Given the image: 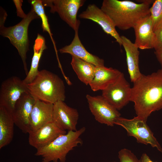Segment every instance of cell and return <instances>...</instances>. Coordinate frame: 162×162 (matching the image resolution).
Listing matches in <instances>:
<instances>
[{"mask_svg":"<svg viewBox=\"0 0 162 162\" xmlns=\"http://www.w3.org/2000/svg\"><path fill=\"white\" fill-rule=\"evenodd\" d=\"M35 101L29 92L24 93L16 101L11 112L15 124L24 133L30 132L29 119Z\"/></svg>","mask_w":162,"mask_h":162,"instance_id":"11","label":"cell"},{"mask_svg":"<svg viewBox=\"0 0 162 162\" xmlns=\"http://www.w3.org/2000/svg\"><path fill=\"white\" fill-rule=\"evenodd\" d=\"M149 10L154 32L162 26V0L154 1Z\"/></svg>","mask_w":162,"mask_h":162,"instance_id":"24","label":"cell"},{"mask_svg":"<svg viewBox=\"0 0 162 162\" xmlns=\"http://www.w3.org/2000/svg\"><path fill=\"white\" fill-rule=\"evenodd\" d=\"M122 46L126 52L128 73L131 82H134L141 76L139 67L140 52L134 43L124 36H121Z\"/></svg>","mask_w":162,"mask_h":162,"instance_id":"18","label":"cell"},{"mask_svg":"<svg viewBox=\"0 0 162 162\" xmlns=\"http://www.w3.org/2000/svg\"><path fill=\"white\" fill-rule=\"evenodd\" d=\"M79 17L97 23L106 33L113 37L120 46L122 45L121 36L117 31L111 20L101 8L94 4H90L86 10L79 15Z\"/></svg>","mask_w":162,"mask_h":162,"instance_id":"13","label":"cell"},{"mask_svg":"<svg viewBox=\"0 0 162 162\" xmlns=\"http://www.w3.org/2000/svg\"><path fill=\"white\" fill-rule=\"evenodd\" d=\"M118 158L120 162H140L131 151L125 148L118 152Z\"/></svg>","mask_w":162,"mask_h":162,"instance_id":"25","label":"cell"},{"mask_svg":"<svg viewBox=\"0 0 162 162\" xmlns=\"http://www.w3.org/2000/svg\"><path fill=\"white\" fill-rule=\"evenodd\" d=\"M28 86L29 93L35 100L52 104L65 100L63 80L57 75L47 70L39 71L34 80Z\"/></svg>","mask_w":162,"mask_h":162,"instance_id":"3","label":"cell"},{"mask_svg":"<svg viewBox=\"0 0 162 162\" xmlns=\"http://www.w3.org/2000/svg\"><path fill=\"white\" fill-rule=\"evenodd\" d=\"M154 33L155 40L154 49L155 50L162 49V26Z\"/></svg>","mask_w":162,"mask_h":162,"instance_id":"26","label":"cell"},{"mask_svg":"<svg viewBox=\"0 0 162 162\" xmlns=\"http://www.w3.org/2000/svg\"><path fill=\"white\" fill-rule=\"evenodd\" d=\"M42 2L44 6L50 8V12H56L75 32L78 31L80 21L77 18V14L85 0H43Z\"/></svg>","mask_w":162,"mask_h":162,"instance_id":"7","label":"cell"},{"mask_svg":"<svg viewBox=\"0 0 162 162\" xmlns=\"http://www.w3.org/2000/svg\"><path fill=\"white\" fill-rule=\"evenodd\" d=\"M133 83L130 101L137 116L147 121L153 112L162 109V70L142 74Z\"/></svg>","mask_w":162,"mask_h":162,"instance_id":"1","label":"cell"},{"mask_svg":"<svg viewBox=\"0 0 162 162\" xmlns=\"http://www.w3.org/2000/svg\"><path fill=\"white\" fill-rule=\"evenodd\" d=\"M154 53L157 59L161 65V69L162 70V49L155 50Z\"/></svg>","mask_w":162,"mask_h":162,"instance_id":"28","label":"cell"},{"mask_svg":"<svg viewBox=\"0 0 162 162\" xmlns=\"http://www.w3.org/2000/svg\"></svg>","mask_w":162,"mask_h":162,"instance_id":"31","label":"cell"},{"mask_svg":"<svg viewBox=\"0 0 162 162\" xmlns=\"http://www.w3.org/2000/svg\"><path fill=\"white\" fill-rule=\"evenodd\" d=\"M112 162H116L114 161H112Z\"/></svg>","mask_w":162,"mask_h":162,"instance_id":"30","label":"cell"},{"mask_svg":"<svg viewBox=\"0 0 162 162\" xmlns=\"http://www.w3.org/2000/svg\"><path fill=\"white\" fill-rule=\"evenodd\" d=\"M122 72L116 69L105 66H96L94 78L89 84L92 90L102 91L114 82Z\"/></svg>","mask_w":162,"mask_h":162,"instance_id":"19","label":"cell"},{"mask_svg":"<svg viewBox=\"0 0 162 162\" xmlns=\"http://www.w3.org/2000/svg\"><path fill=\"white\" fill-rule=\"evenodd\" d=\"M86 130L82 127L75 131H68L48 145L37 150L35 154L42 158L41 162H65L68 153L82 143L80 136Z\"/></svg>","mask_w":162,"mask_h":162,"instance_id":"5","label":"cell"},{"mask_svg":"<svg viewBox=\"0 0 162 162\" xmlns=\"http://www.w3.org/2000/svg\"><path fill=\"white\" fill-rule=\"evenodd\" d=\"M71 64L79 79L86 85L93 79L96 66L76 57L72 56Z\"/></svg>","mask_w":162,"mask_h":162,"instance_id":"22","label":"cell"},{"mask_svg":"<svg viewBox=\"0 0 162 162\" xmlns=\"http://www.w3.org/2000/svg\"><path fill=\"white\" fill-rule=\"evenodd\" d=\"M140 162H157L152 161L145 153L142 154L140 159Z\"/></svg>","mask_w":162,"mask_h":162,"instance_id":"29","label":"cell"},{"mask_svg":"<svg viewBox=\"0 0 162 162\" xmlns=\"http://www.w3.org/2000/svg\"><path fill=\"white\" fill-rule=\"evenodd\" d=\"M32 5V8L42 21V27L43 31L47 32L50 35L53 43L55 50H56L54 41L52 37V34L51 32L48 23L47 17L45 12L44 6L42 0H32L29 1Z\"/></svg>","mask_w":162,"mask_h":162,"instance_id":"23","label":"cell"},{"mask_svg":"<svg viewBox=\"0 0 162 162\" xmlns=\"http://www.w3.org/2000/svg\"><path fill=\"white\" fill-rule=\"evenodd\" d=\"M146 121L137 116L131 119L120 117L115 124L123 128L128 135L135 138L138 143L149 144L153 147L156 148L162 153V148L147 124Z\"/></svg>","mask_w":162,"mask_h":162,"instance_id":"6","label":"cell"},{"mask_svg":"<svg viewBox=\"0 0 162 162\" xmlns=\"http://www.w3.org/2000/svg\"><path fill=\"white\" fill-rule=\"evenodd\" d=\"M67 133L53 122L49 123L36 131L29 132V143L36 149L50 143L58 136Z\"/></svg>","mask_w":162,"mask_h":162,"instance_id":"14","label":"cell"},{"mask_svg":"<svg viewBox=\"0 0 162 162\" xmlns=\"http://www.w3.org/2000/svg\"><path fill=\"white\" fill-rule=\"evenodd\" d=\"M29 92L28 85L20 78L12 76L4 80L0 88V106L11 113L22 95Z\"/></svg>","mask_w":162,"mask_h":162,"instance_id":"9","label":"cell"},{"mask_svg":"<svg viewBox=\"0 0 162 162\" xmlns=\"http://www.w3.org/2000/svg\"><path fill=\"white\" fill-rule=\"evenodd\" d=\"M132 88L122 73L118 79L102 91V95L118 110L130 101Z\"/></svg>","mask_w":162,"mask_h":162,"instance_id":"10","label":"cell"},{"mask_svg":"<svg viewBox=\"0 0 162 162\" xmlns=\"http://www.w3.org/2000/svg\"><path fill=\"white\" fill-rule=\"evenodd\" d=\"M133 28L135 36L134 44L139 49L154 48L155 36L150 15L139 21Z\"/></svg>","mask_w":162,"mask_h":162,"instance_id":"15","label":"cell"},{"mask_svg":"<svg viewBox=\"0 0 162 162\" xmlns=\"http://www.w3.org/2000/svg\"><path fill=\"white\" fill-rule=\"evenodd\" d=\"M13 1L16 8L17 16L22 19L26 17L27 14L24 13L22 8L23 1L22 0H14Z\"/></svg>","mask_w":162,"mask_h":162,"instance_id":"27","label":"cell"},{"mask_svg":"<svg viewBox=\"0 0 162 162\" xmlns=\"http://www.w3.org/2000/svg\"><path fill=\"white\" fill-rule=\"evenodd\" d=\"M86 98L90 111L99 123L112 127L121 114L118 110L101 95L87 94Z\"/></svg>","mask_w":162,"mask_h":162,"instance_id":"8","label":"cell"},{"mask_svg":"<svg viewBox=\"0 0 162 162\" xmlns=\"http://www.w3.org/2000/svg\"><path fill=\"white\" fill-rule=\"evenodd\" d=\"M53 104L35 100L29 119V132L53 122Z\"/></svg>","mask_w":162,"mask_h":162,"instance_id":"16","label":"cell"},{"mask_svg":"<svg viewBox=\"0 0 162 162\" xmlns=\"http://www.w3.org/2000/svg\"><path fill=\"white\" fill-rule=\"evenodd\" d=\"M79 118L77 110L59 100L53 104V122L60 128L68 131L77 130L76 125Z\"/></svg>","mask_w":162,"mask_h":162,"instance_id":"12","label":"cell"},{"mask_svg":"<svg viewBox=\"0 0 162 162\" xmlns=\"http://www.w3.org/2000/svg\"><path fill=\"white\" fill-rule=\"evenodd\" d=\"M46 48L44 38L38 34L33 46L34 53L30 68L26 76L23 80L26 84L28 85L32 83L38 74L40 60L44 50Z\"/></svg>","mask_w":162,"mask_h":162,"instance_id":"21","label":"cell"},{"mask_svg":"<svg viewBox=\"0 0 162 162\" xmlns=\"http://www.w3.org/2000/svg\"><path fill=\"white\" fill-rule=\"evenodd\" d=\"M15 124L11 113L0 106V149L9 144L14 134Z\"/></svg>","mask_w":162,"mask_h":162,"instance_id":"20","label":"cell"},{"mask_svg":"<svg viewBox=\"0 0 162 162\" xmlns=\"http://www.w3.org/2000/svg\"><path fill=\"white\" fill-rule=\"evenodd\" d=\"M154 1L143 0L137 3L129 0H104L101 9L116 27L126 30L133 28L139 21L150 15V5Z\"/></svg>","mask_w":162,"mask_h":162,"instance_id":"2","label":"cell"},{"mask_svg":"<svg viewBox=\"0 0 162 162\" xmlns=\"http://www.w3.org/2000/svg\"><path fill=\"white\" fill-rule=\"evenodd\" d=\"M0 16V34L4 37L8 38L10 43L17 49L23 62L26 75L28 71L26 62V54L29 50V41L28 30L29 24L32 21L40 18L32 8L27 16L17 24L9 27L4 26L7 14L2 10Z\"/></svg>","mask_w":162,"mask_h":162,"instance_id":"4","label":"cell"},{"mask_svg":"<svg viewBox=\"0 0 162 162\" xmlns=\"http://www.w3.org/2000/svg\"><path fill=\"white\" fill-rule=\"evenodd\" d=\"M62 53H67L96 66H104V61L88 52L82 43L79 36L78 31L75 32L74 39L71 43L59 50Z\"/></svg>","mask_w":162,"mask_h":162,"instance_id":"17","label":"cell"}]
</instances>
